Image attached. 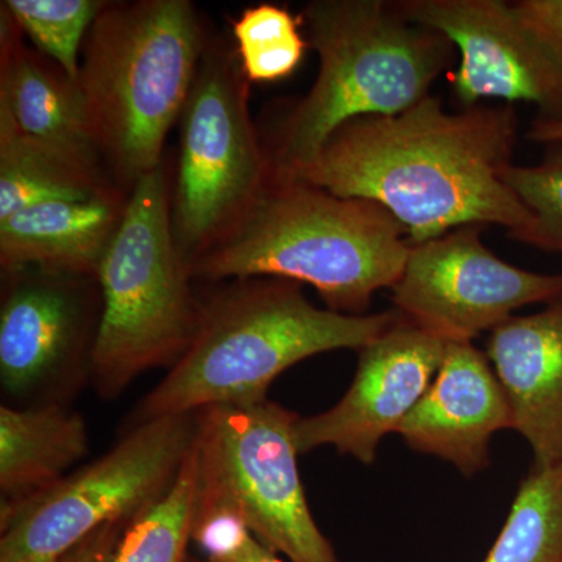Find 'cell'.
<instances>
[{
  "mask_svg": "<svg viewBox=\"0 0 562 562\" xmlns=\"http://www.w3.org/2000/svg\"><path fill=\"white\" fill-rule=\"evenodd\" d=\"M519 120L509 103L447 111L436 95L397 116L358 117L333 133L297 179L390 211L412 246L462 225L514 239L531 213L503 180Z\"/></svg>",
  "mask_w": 562,
  "mask_h": 562,
  "instance_id": "cell-1",
  "label": "cell"
},
{
  "mask_svg": "<svg viewBox=\"0 0 562 562\" xmlns=\"http://www.w3.org/2000/svg\"><path fill=\"white\" fill-rule=\"evenodd\" d=\"M412 243L379 203L301 179H271L250 210L188 261L192 279L272 277L310 284L331 312L364 316L401 279Z\"/></svg>",
  "mask_w": 562,
  "mask_h": 562,
  "instance_id": "cell-2",
  "label": "cell"
},
{
  "mask_svg": "<svg viewBox=\"0 0 562 562\" xmlns=\"http://www.w3.org/2000/svg\"><path fill=\"white\" fill-rule=\"evenodd\" d=\"M390 312L349 316L317 308L295 281L232 280L202 301L191 346L136 405L128 428L216 405L268 401L277 376L331 350H361L397 319Z\"/></svg>",
  "mask_w": 562,
  "mask_h": 562,
  "instance_id": "cell-3",
  "label": "cell"
},
{
  "mask_svg": "<svg viewBox=\"0 0 562 562\" xmlns=\"http://www.w3.org/2000/svg\"><path fill=\"white\" fill-rule=\"evenodd\" d=\"M299 18L319 70L265 146L273 179H297L347 122L413 109L457 60L447 36L384 0H314Z\"/></svg>",
  "mask_w": 562,
  "mask_h": 562,
  "instance_id": "cell-4",
  "label": "cell"
},
{
  "mask_svg": "<svg viewBox=\"0 0 562 562\" xmlns=\"http://www.w3.org/2000/svg\"><path fill=\"white\" fill-rule=\"evenodd\" d=\"M206 43L188 0L109 2L91 25L77 85L103 168L122 190L160 168Z\"/></svg>",
  "mask_w": 562,
  "mask_h": 562,
  "instance_id": "cell-5",
  "label": "cell"
},
{
  "mask_svg": "<svg viewBox=\"0 0 562 562\" xmlns=\"http://www.w3.org/2000/svg\"><path fill=\"white\" fill-rule=\"evenodd\" d=\"M102 313L91 383L113 401L140 373L177 364L191 346L202 301L177 246L162 166L131 191L124 220L98 271Z\"/></svg>",
  "mask_w": 562,
  "mask_h": 562,
  "instance_id": "cell-6",
  "label": "cell"
},
{
  "mask_svg": "<svg viewBox=\"0 0 562 562\" xmlns=\"http://www.w3.org/2000/svg\"><path fill=\"white\" fill-rule=\"evenodd\" d=\"M198 508L238 517L291 562H339L310 512L299 473V414L280 403L216 405L195 412Z\"/></svg>",
  "mask_w": 562,
  "mask_h": 562,
  "instance_id": "cell-7",
  "label": "cell"
},
{
  "mask_svg": "<svg viewBox=\"0 0 562 562\" xmlns=\"http://www.w3.org/2000/svg\"><path fill=\"white\" fill-rule=\"evenodd\" d=\"M249 85L238 52L209 41L180 116L171 195L173 235L187 262L241 220L271 183L250 116Z\"/></svg>",
  "mask_w": 562,
  "mask_h": 562,
  "instance_id": "cell-8",
  "label": "cell"
},
{
  "mask_svg": "<svg viewBox=\"0 0 562 562\" xmlns=\"http://www.w3.org/2000/svg\"><path fill=\"white\" fill-rule=\"evenodd\" d=\"M195 438V413L146 422L98 460L0 509V562H58L103 525L138 516L171 490Z\"/></svg>",
  "mask_w": 562,
  "mask_h": 562,
  "instance_id": "cell-9",
  "label": "cell"
},
{
  "mask_svg": "<svg viewBox=\"0 0 562 562\" xmlns=\"http://www.w3.org/2000/svg\"><path fill=\"white\" fill-rule=\"evenodd\" d=\"M483 227L462 225L412 247L391 290L403 319L442 341L472 342L517 310L562 297V272H531L503 261L484 244Z\"/></svg>",
  "mask_w": 562,
  "mask_h": 562,
  "instance_id": "cell-10",
  "label": "cell"
},
{
  "mask_svg": "<svg viewBox=\"0 0 562 562\" xmlns=\"http://www.w3.org/2000/svg\"><path fill=\"white\" fill-rule=\"evenodd\" d=\"M5 276L0 308L3 394L27 406H66L91 382L102 313L101 288L91 286L98 279L40 269Z\"/></svg>",
  "mask_w": 562,
  "mask_h": 562,
  "instance_id": "cell-11",
  "label": "cell"
},
{
  "mask_svg": "<svg viewBox=\"0 0 562 562\" xmlns=\"http://www.w3.org/2000/svg\"><path fill=\"white\" fill-rule=\"evenodd\" d=\"M414 24L442 33L453 44L449 72L462 109L486 101L527 102L536 117L562 121V63L505 0H395Z\"/></svg>",
  "mask_w": 562,
  "mask_h": 562,
  "instance_id": "cell-12",
  "label": "cell"
},
{
  "mask_svg": "<svg viewBox=\"0 0 562 562\" xmlns=\"http://www.w3.org/2000/svg\"><path fill=\"white\" fill-rule=\"evenodd\" d=\"M447 342L398 314L379 338L358 350L357 372L341 401L316 416L299 417V453L335 447L362 464H372L384 436L397 432L443 360Z\"/></svg>",
  "mask_w": 562,
  "mask_h": 562,
  "instance_id": "cell-13",
  "label": "cell"
},
{
  "mask_svg": "<svg viewBox=\"0 0 562 562\" xmlns=\"http://www.w3.org/2000/svg\"><path fill=\"white\" fill-rule=\"evenodd\" d=\"M506 428L513 430L512 408L487 355L472 342H447L435 380L397 435L473 476L486 471L491 438Z\"/></svg>",
  "mask_w": 562,
  "mask_h": 562,
  "instance_id": "cell-14",
  "label": "cell"
},
{
  "mask_svg": "<svg viewBox=\"0 0 562 562\" xmlns=\"http://www.w3.org/2000/svg\"><path fill=\"white\" fill-rule=\"evenodd\" d=\"M486 355L508 398L513 430L530 443L532 465L558 464L562 461V297L492 330Z\"/></svg>",
  "mask_w": 562,
  "mask_h": 562,
  "instance_id": "cell-15",
  "label": "cell"
},
{
  "mask_svg": "<svg viewBox=\"0 0 562 562\" xmlns=\"http://www.w3.org/2000/svg\"><path fill=\"white\" fill-rule=\"evenodd\" d=\"M131 192L113 187L85 201L27 206L0 221L3 273L40 269L95 279L120 231Z\"/></svg>",
  "mask_w": 562,
  "mask_h": 562,
  "instance_id": "cell-16",
  "label": "cell"
},
{
  "mask_svg": "<svg viewBox=\"0 0 562 562\" xmlns=\"http://www.w3.org/2000/svg\"><path fill=\"white\" fill-rule=\"evenodd\" d=\"M22 36L0 7V109L25 135L106 173L77 80L25 46Z\"/></svg>",
  "mask_w": 562,
  "mask_h": 562,
  "instance_id": "cell-17",
  "label": "cell"
},
{
  "mask_svg": "<svg viewBox=\"0 0 562 562\" xmlns=\"http://www.w3.org/2000/svg\"><path fill=\"white\" fill-rule=\"evenodd\" d=\"M90 449L87 424L63 405L0 408V509L54 486Z\"/></svg>",
  "mask_w": 562,
  "mask_h": 562,
  "instance_id": "cell-18",
  "label": "cell"
},
{
  "mask_svg": "<svg viewBox=\"0 0 562 562\" xmlns=\"http://www.w3.org/2000/svg\"><path fill=\"white\" fill-rule=\"evenodd\" d=\"M113 187L105 172L25 135L0 109V221L27 206L85 201Z\"/></svg>",
  "mask_w": 562,
  "mask_h": 562,
  "instance_id": "cell-19",
  "label": "cell"
},
{
  "mask_svg": "<svg viewBox=\"0 0 562 562\" xmlns=\"http://www.w3.org/2000/svg\"><path fill=\"white\" fill-rule=\"evenodd\" d=\"M483 562H562V461L531 465Z\"/></svg>",
  "mask_w": 562,
  "mask_h": 562,
  "instance_id": "cell-20",
  "label": "cell"
},
{
  "mask_svg": "<svg viewBox=\"0 0 562 562\" xmlns=\"http://www.w3.org/2000/svg\"><path fill=\"white\" fill-rule=\"evenodd\" d=\"M199 501V458L192 447L168 494L133 517L113 562H184Z\"/></svg>",
  "mask_w": 562,
  "mask_h": 562,
  "instance_id": "cell-21",
  "label": "cell"
},
{
  "mask_svg": "<svg viewBox=\"0 0 562 562\" xmlns=\"http://www.w3.org/2000/svg\"><path fill=\"white\" fill-rule=\"evenodd\" d=\"M232 27L244 74L255 83L286 79L310 47L302 35L301 18L276 3H258L244 10Z\"/></svg>",
  "mask_w": 562,
  "mask_h": 562,
  "instance_id": "cell-22",
  "label": "cell"
},
{
  "mask_svg": "<svg viewBox=\"0 0 562 562\" xmlns=\"http://www.w3.org/2000/svg\"><path fill=\"white\" fill-rule=\"evenodd\" d=\"M106 3L105 0H5L0 7L40 54L77 80L85 40Z\"/></svg>",
  "mask_w": 562,
  "mask_h": 562,
  "instance_id": "cell-23",
  "label": "cell"
},
{
  "mask_svg": "<svg viewBox=\"0 0 562 562\" xmlns=\"http://www.w3.org/2000/svg\"><path fill=\"white\" fill-rule=\"evenodd\" d=\"M535 165H509L503 180L531 213L514 241L562 255V140L543 144Z\"/></svg>",
  "mask_w": 562,
  "mask_h": 562,
  "instance_id": "cell-24",
  "label": "cell"
},
{
  "mask_svg": "<svg viewBox=\"0 0 562 562\" xmlns=\"http://www.w3.org/2000/svg\"><path fill=\"white\" fill-rule=\"evenodd\" d=\"M192 541L210 562H284L231 513L198 508Z\"/></svg>",
  "mask_w": 562,
  "mask_h": 562,
  "instance_id": "cell-25",
  "label": "cell"
},
{
  "mask_svg": "<svg viewBox=\"0 0 562 562\" xmlns=\"http://www.w3.org/2000/svg\"><path fill=\"white\" fill-rule=\"evenodd\" d=\"M513 5L562 63V0H517Z\"/></svg>",
  "mask_w": 562,
  "mask_h": 562,
  "instance_id": "cell-26",
  "label": "cell"
},
{
  "mask_svg": "<svg viewBox=\"0 0 562 562\" xmlns=\"http://www.w3.org/2000/svg\"><path fill=\"white\" fill-rule=\"evenodd\" d=\"M131 520L103 525L79 546L63 554L58 562H113L122 535Z\"/></svg>",
  "mask_w": 562,
  "mask_h": 562,
  "instance_id": "cell-27",
  "label": "cell"
},
{
  "mask_svg": "<svg viewBox=\"0 0 562 562\" xmlns=\"http://www.w3.org/2000/svg\"><path fill=\"white\" fill-rule=\"evenodd\" d=\"M527 139L539 144V146L553 143V140H562V121H543L535 117L528 127Z\"/></svg>",
  "mask_w": 562,
  "mask_h": 562,
  "instance_id": "cell-28",
  "label": "cell"
},
{
  "mask_svg": "<svg viewBox=\"0 0 562 562\" xmlns=\"http://www.w3.org/2000/svg\"><path fill=\"white\" fill-rule=\"evenodd\" d=\"M184 562H210L206 560H201V558L191 557V554H188L187 561Z\"/></svg>",
  "mask_w": 562,
  "mask_h": 562,
  "instance_id": "cell-29",
  "label": "cell"
},
{
  "mask_svg": "<svg viewBox=\"0 0 562 562\" xmlns=\"http://www.w3.org/2000/svg\"><path fill=\"white\" fill-rule=\"evenodd\" d=\"M25 562H43V561H25Z\"/></svg>",
  "mask_w": 562,
  "mask_h": 562,
  "instance_id": "cell-30",
  "label": "cell"
}]
</instances>
